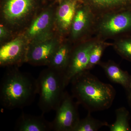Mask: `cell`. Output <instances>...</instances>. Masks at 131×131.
<instances>
[{
    "label": "cell",
    "mask_w": 131,
    "mask_h": 131,
    "mask_svg": "<svg viewBox=\"0 0 131 131\" xmlns=\"http://www.w3.org/2000/svg\"><path fill=\"white\" fill-rule=\"evenodd\" d=\"M103 69L106 75L112 82L119 84L126 91L131 85V75L122 69L118 65L112 61L100 62L98 64Z\"/></svg>",
    "instance_id": "cell-10"
},
{
    "label": "cell",
    "mask_w": 131,
    "mask_h": 131,
    "mask_svg": "<svg viewBox=\"0 0 131 131\" xmlns=\"http://www.w3.org/2000/svg\"><path fill=\"white\" fill-rule=\"evenodd\" d=\"M6 34V32L5 28L2 26H1V27H0V37H1V38L5 36Z\"/></svg>",
    "instance_id": "cell-22"
},
{
    "label": "cell",
    "mask_w": 131,
    "mask_h": 131,
    "mask_svg": "<svg viewBox=\"0 0 131 131\" xmlns=\"http://www.w3.org/2000/svg\"><path fill=\"white\" fill-rule=\"evenodd\" d=\"M114 47L121 56L131 62V37L126 36L121 39L115 42Z\"/></svg>",
    "instance_id": "cell-19"
},
{
    "label": "cell",
    "mask_w": 131,
    "mask_h": 131,
    "mask_svg": "<svg viewBox=\"0 0 131 131\" xmlns=\"http://www.w3.org/2000/svg\"><path fill=\"white\" fill-rule=\"evenodd\" d=\"M70 83L72 96L88 112L107 110L113 105L116 96L114 88L101 81L89 70L76 75Z\"/></svg>",
    "instance_id": "cell-1"
},
{
    "label": "cell",
    "mask_w": 131,
    "mask_h": 131,
    "mask_svg": "<svg viewBox=\"0 0 131 131\" xmlns=\"http://www.w3.org/2000/svg\"><path fill=\"white\" fill-rule=\"evenodd\" d=\"M107 122L96 119L88 112L84 118L80 119L73 131H97L104 126H108Z\"/></svg>",
    "instance_id": "cell-17"
},
{
    "label": "cell",
    "mask_w": 131,
    "mask_h": 131,
    "mask_svg": "<svg viewBox=\"0 0 131 131\" xmlns=\"http://www.w3.org/2000/svg\"><path fill=\"white\" fill-rule=\"evenodd\" d=\"M106 47V45L105 44L101 42H96L90 52L87 70L89 71L96 64H98L100 62L101 58Z\"/></svg>",
    "instance_id": "cell-20"
},
{
    "label": "cell",
    "mask_w": 131,
    "mask_h": 131,
    "mask_svg": "<svg viewBox=\"0 0 131 131\" xmlns=\"http://www.w3.org/2000/svg\"><path fill=\"white\" fill-rule=\"evenodd\" d=\"M37 82L38 106L42 113L56 110L65 92L63 73L49 67L39 74Z\"/></svg>",
    "instance_id": "cell-3"
},
{
    "label": "cell",
    "mask_w": 131,
    "mask_h": 131,
    "mask_svg": "<svg viewBox=\"0 0 131 131\" xmlns=\"http://www.w3.org/2000/svg\"><path fill=\"white\" fill-rule=\"evenodd\" d=\"M102 15L96 28L101 36L110 37L131 33V10Z\"/></svg>",
    "instance_id": "cell-5"
},
{
    "label": "cell",
    "mask_w": 131,
    "mask_h": 131,
    "mask_svg": "<svg viewBox=\"0 0 131 131\" xmlns=\"http://www.w3.org/2000/svg\"><path fill=\"white\" fill-rule=\"evenodd\" d=\"M72 52L67 45H64L55 51L49 66L50 68L64 73L67 68Z\"/></svg>",
    "instance_id": "cell-14"
},
{
    "label": "cell",
    "mask_w": 131,
    "mask_h": 131,
    "mask_svg": "<svg viewBox=\"0 0 131 131\" xmlns=\"http://www.w3.org/2000/svg\"><path fill=\"white\" fill-rule=\"evenodd\" d=\"M32 0H7L3 8L5 18L11 21L18 20L29 13Z\"/></svg>",
    "instance_id": "cell-12"
},
{
    "label": "cell",
    "mask_w": 131,
    "mask_h": 131,
    "mask_svg": "<svg viewBox=\"0 0 131 131\" xmlns=\"http://www.w3.org/2000/svg\"><path fill=\"white\" fill-rule=\"evenodd\" d=\"M93 14L103 15L131 10V0H87Z\"/></svg>",
    "instance_id": "cell-7"
},
{
    "label": "cell",
    "mask_w": 131,
    "mask_h": 131,
    "mask_svg": "<svg viewBox=\"0 0 131 131\" xmlns=\"http://www.w3.org/2000/svg\"><path fill=\"white\" fill-rule=\"evenodd\" d=\"M73 96L65 91L61 103L57 108L55 118L52 122L53 130L73 131L80 120L77 102Z\"/></svg>",
    "instance_id": "cell-4"
},
{
    "label": "cell",
    "mask_w": 131,
    "mask_h": 131,
    "mask_svg": "<svg viewBox=\"0 0 131 131\" xmlns=\"http://www.w3.org/2000/svg\"><path fill=\"white\" fill-rule=\"evenodd\" d=\"M56 49L54 42H45L36 45L27 52L26 60L34 64L49 65Z\"/></svg>",
    "instance_id": "cell-9"
},
{
    "label": "cell",
    "mask_w": 131,
    "mask_h": 131,
    "mask_svg": "<svg viewBox=\"0 0 131 131\" xmlns=\"http://www.w3.org/2000/svg\"><path fill=\"white\" fill-rule=\"evenodd\" d=\"M92 14L89 8L76 11L71 25L73 37H77L87 28L90 23Z\"/></svg>",
    "instance_id": "cell-15"
},
{
    "label": "cell",
    "mask_w": 131,
    "mask_h": 131,
    "mask_svg": "<svg viewBox=\"0 0 131 131\" xmlns=\"http://www.w3.org/2000/svg\"><path fill=\"white\" fill-rule=\"evenodd\" d=\"M76 7L74 1H69L64 2L59 8L58 20L60 27L63 30H68L71 25L76 12Z\"/></svg>",
    "instance_id": "cell-13"
},
{
    "label": "cell",
    "mask_w": 131,
    "mask_h": 131,
    "mask_svg": "<svg viewBox=\"0 0 131 131\" xmlns=\"http://www.w3.org/2000/svg\"><path fill=\"white\" fill-rule=\"evenodd\" d=\"M96 43L88 42L72 52L69 64L64 73L66 86L70 83L71 80L76 75L87 70L90 52Z\"/></svg>",
    "instance_id": "cell-6"
},
{
    "label": "cell",
    "mask_w": 131,
    "mask_h": 131,
    "mask_svg": "<svg viewBox=\"0 0 131 131\" xmlns=\"http://www.w3.org/2000/svg\"><path fill=\"white\" fill-rule=\"evenodd\" d=\"M15 130L18 131L53 130L52 122H49L42 116H34L21 114L16 121Z\"/></svg>",
    "instance_id": "cell-8"
},
{
    "label": "cell",
    "mask_w": 131,
    "mask_h": 131,
    "mask_svg": "<svg viewBox=\"0 0 131 131\" xmlns=\"http://www.w3.org/2000/svg\"><path fill=\"white\" fill-rule=\"evenodd\" d=\"M51 15L48 12H45L38 16L28 30V35L31 37H35L42 32L47 28L50 24Z\"/></svg>",
    "instance_id": "cell-18"
},
{
    "label": "cell",
    "mask_w": 131,
    "mask_h": 131,
    "mask_svg": "<svg viewBox=\"0 0 131 131\" xmlns=\"http://www.w3.org/2000/svg\"><path fill=\"white\" fill-rule=\"evenodd\" d=\"M24 42L19 39L3 45L0 49V63L6 66L17 63L24 54Z\"/></svg>",
    "instance_id": "cell-11"
},
{
    "label": "cell",
    "mask_w": 131,
    "mask_h": 131,
    "mask_svg": "<svg viewBox=\"0 0 131 131\" xmlns=\"http://www.w3.org/2000/svg\"><path fill=\"white\" fill-rule=\"evenodd\" d=\"M38 94L37 80L30 74L18 70L4 74L0 86V102L9 110L29 105Z\"/></svg>",
    "instance_id": "cell-2"
},
{
    "label": "cell",
    "mask_w": 131,
    "mask_h": 131,
    "mask_svg": "<svg viewBox=\"0 0 131 131\" xmlns=\"http://www.w3.org/2000/svg\"><path fill=\"white\" fill-rule=\"evenodd\" d=\"M115 122L108 127L110 131H131L129 124L130 115L129 112L125 107H121L115 110Z\"/></svg>",
    "instance_id": "cell-16"
},
{
    "label": "cell",
    "mask_w": 131,
    "mask_h": 131,
    "mask_svg": "<svg viewBox=\"0 0 131 131\" xmlns=\"http://www.w3.org/2000/svg\"><path fill=\"white\" fill-rule=\"evenodd\" d=\"M127 101L130 107L131 108V85L130 88L127 91Z\"/></svg>",
    "instance_id": "cell-21"
}]
</instances>
